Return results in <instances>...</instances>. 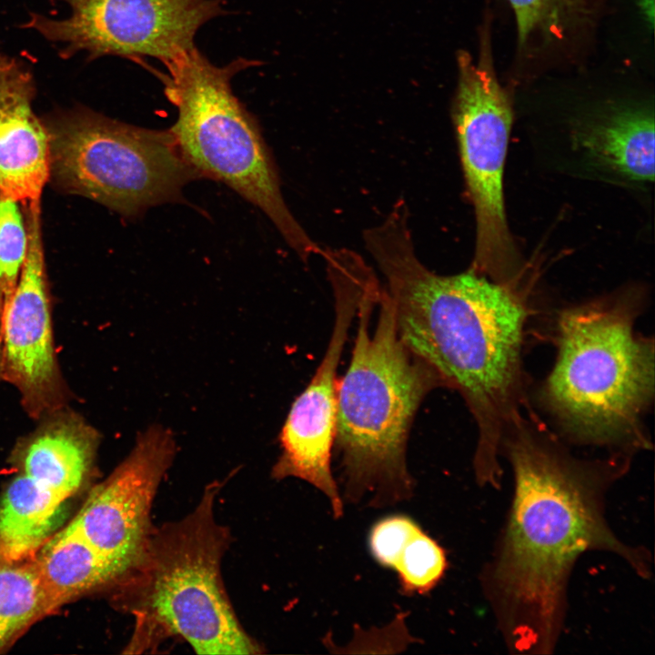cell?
I'll return each instance as SVG.
<instances>
[{
  "label": "cell",
  "instance_id": "18",
  "mask_svg": "<svg viewBox=\"0 0 655 655\" xmlns=\"http://www.w3.org/2000/svg\"><path fill=\"white\" fill-rule=\"evenodd\" d=\"M54 610L33 559H0V652Z\"/></svg>",
  "mask_w": 655,
  "mask_h": 655
},
{
  "label": "cell",
  "instance_id": "6",
  "mask_svg": "<svg viewBox=\"0 0 655 655\" xmlns=\"http://www.w3.org/2000/svg\"><path fill=\"white\" fill-rule=\"evenodd\" d=\"M260 62L244 57L217 66L197 47L153 70L177 118L170 127L184 158L200 178L227 185L259 208L304 262L322 248L287 207L275 161L259 123L235 96L232 78Z\"/></svg>",
  "mask_w": 655,
  "mask_h": 655
},
{
  "label": "cell",
  "instance_id": "19",
  "mask_svg": "<svg viewBox=\"0 0 655 655\" xmlns=\"http://www.w3.org/2000/svg\"><path fill=\"white\" fill-rule=\"evenodd\" d=\"M517 25L519 51L559 43L591 20L598 0H507Z\"/></svg>",
  "mask_w": 655,
  "mask_h": 655
},
{
  "label": "cell",
  "instance_id": "9",
  "mask_svg": "<svg viewBox=\"0 0 655 655\" xmlns=\"http://www.w3.org/2000/svg\"><path fill=\"white\" fill-rule=\"evenodd\" d=\"M334 296L330 338L311 380L293 402L280 432L281 454L272 469L277 480L308 482L328 499L333 516H343V499L331 469L335 447L338 368L349 330L373 268L356 252L338 248L324 257Z\"/></svg>",
  "mask_w": 655,
  "mask_h": 655
},
{
  "label": "cell",
  "instance_id": "5",
  "mask_svg": "<svg viewBox=\"0 0 655 655\" xmlns=\"http://www.w3.org/2000/svg\"><path fill=\"white\" fill-rule=\"evenodd\" d=\"M220 489L210 484L189 515L153 529L141 558L122 578L136 619L139 641L132 648L153 636H176L197 654L262 652L239 623L223 585L221 561L230 534L214 516Z\"/></svg>",
  "mask_w": 655,
  "mask_h": 655
},
{
  "label": "cell",
  "instance_id": "14",
  "mask_svg": "<svg viewBox=\"0 0 655 655\" xmlns=\"http://www.w3.org/2000/svg\"><path fill=\"white\" fill-rule=\"evenodd\" d=\"M99 439L97 430L66 406L38 419L17 443L14 458L20 472L66 500L91 472Z\"/></svg>",
  "mask_w": 655,
  "mask_h": 655
},
{
  "label": "cell",
  "instance_id": "21",
  "mask_svg": "<svg viewBox=\"0 0 655 655\" xmlns=\"http://www.w3.org/2000/svg\"><path fill=\"white\" fill-rule=\"evenodd\" d=\"M19 202L0 194V324L27 253L28 231Z\"/></svg>",
  "mask_w": 655,
  "mask_h": 655
},
{
  "label": "cell",
  "instance_id": "20",
  "mask_svg": "<svg viewBox=\"0 0 655 655\" xmlns=\"http://www.w3.org/2000/svg\"><path fill=\"white\" fill-rule=\"evenodd\" d=\"M447 568L444 549L418 524L400 543L389 569L397 573L401 592L413 596L432 590Z\"/></svg>",
  "mask_w": 655,
  "mask_h": 655
},
{
  "label": "cell",
  "instance_id": "4",
  "mask_svg": "<svg viewBox=\"0 0 655 655\" xmlns=\"http://www.w3.org/2000/svg\"><path fill=\"white\" fill-rule=\"evenodd\" d=\"M626 297L569 307L558 321V355L544 385L548 407L585 442L647 448L642 416L654 394L653 342L634 331Z\"/></svg>",
  "mask_w": 655,
  "mask_h": 655
},
{
  "label": "cell",
  "instance_id": "2",
  "mask_svg": "<svg viewBox=\"0 0 655 655\" xmlns=\"http://www.w3.org/2000/svg\"><path fill=\"white\" fill-rule=\"evenodd\" d=\"M502 447L513 469L509 521L486 588L502 632L519 651H549L563 620L569 572L582 553L611 551L641 576V551L623 544L604 519L603 468L571 458L546 430L521 416Z\"/></svg>",
  "mask_w": 655,
  "mask_h": 655
},
{
  "label": "cell",
  "instance_id": "11",
  "mask_svg": "<svg viewBox=\"0 0 655 655\" xmlns=\"http://www.w3.org/2000/svg\"><path fill=\"white\" fill-rule=\"evenodd\" d=\"M26 225L25 261L0 324V381L15 388L26 414L38 420L66 407L68 390L55 348L39 202L26 205Z\"/></svg>",
  "mask_w": 655,
  "mask_h": 655
},
{
  "label": "cell",
  "instance_id": "22",
  "mask_svg": "<svg viewBox=\"0 0 655 655\" xmlns=\"http://www.w3.org/2000/svg\"><path fill=\"white\" fill-rule=\"evenodd\" d=\"M641 15L652 27L654 20V0H637Z\"/></svg>",
  "mask_w": 655,
  "mask_h": 655
},
{
  "label": "cell",
  "instance_id": "16",
  "mask_svg": "<svg viewBox=\"0 0 655 655\" xmlns=\"http://www.w3.org/2000/svg\"><path fill=\"white\" fill-rule=\"evenodd\" d=\"M65 501L20 472L0 500V559H33L66 517Z\"/></svg>",
  "mask_w": 655,
  "mask_h": 655
},
{
  "label": "cell",
  "instance_id": "13",
  "mask_svg": "<svg viewBox=\"0 0 655 655\" xmlns=\"http://www.w3.org/2000/svg\"><path fill=\"white\" fill-rule=\"evenodd\" d=\"M35 85L20 60L0 54V194L39 202L49 178V137L35 115Z\"/></svg>",
  "mask_w": 655,
  "mask_h": 655
},
{
  "label": "cell",
  "instance_id": "12",
  "mask_svg": "<svg viewBox=\"0 0 655 655\" xmlns=\"http://www.w3.org/2000/svg\"><path fill=\"white\" fill-rule=\"evenodd\" d=\"M174 455L171 434L159 426L148 428L115 471L93 489L70 522L121 578L145 550L153 530V500Z\"/></svg>",
  "mask_w": 655,
  "mask_h": 655
},
{
  "label": "cell",
  "instance_id": "1",
  "mask_svg": "<svg viewBox=\"0 0 655 655\" xmlns=\"http://www.w3.org/2000/svg\"><path fill=\"white\" fill-rule=\"evenodd\" d=\"M402 202L364 232L404 343L465 400L478 428L474 470L499 486L498 456L520 416L521 346L527 309L505 286L472 269L440 275L418 258Z\"/></svg>",
  "mask_w": 655,
  "mask_h": 655
},
{
  "label": "cell",
  "instance_id": "15",
  "mask_svg": "<svg viewBox=\"0 0 655 655\" xmlns=\"http://www.w3.org/2000/svg\"><path fill=\"white\" fill-rule=\"evenodd\" d=\"M578 146L596 165L625 179L654 180V116L641 106H619L584 124Z\"/></svg>",
  "mask_w": 655,
  "mask_h": 655
},
{
  "label": "cell",
  "instance_id": "7",
  "mask_svg": "<svg viewBox=\"0 0 655 655\" xmlns=\"http://www.w3.org/2000/svg\"><path fill=\"white\" fill-rule=\"evenodd\" d=\"M45 125L49 176L126 217L181 202L184 186L200 178L169 129L129 125L84 107L57 113Z\"/></svg>",
  "mask_w": 655,
  "mask_h": 655
},
{
  "label": "cell",
  "instance_id": "17",
  "mask_svg": "<svg viewBox=\"0 0 655 655\" xmlns=\"http://www.w3.org/2000/svg\"><path fill=\"white\" fill-rule=\"evenodd\" d=\"M33 559L55 610L85 592L121 578L71 523L55 532Z\"/></svg>",
  "mask_w": 655,
  "mask_h": 655
},
{
  "label": "cell",
  "instance_id": "3",
  "mask_svg": "<svg viewBox=\"0 0 655 655\" xmlns=\"http://www.w3.org/2000/svg\"><path fill=\"white\" fill-rule=\"evenodd\" d=\"M344 376L338 379L335 444L345 498L380 508L408 499L414 480L407 450L425 398L445 384L400 338L377 275L367 284Z\"/></svg>",
  "mask_w": 655,
  "mask_h": 655
},
{
  "label": "cell",
  "instance_id": "8",
  "mask_svg": "<svg viewBox=\"0 0 655 655\" xmlns=\"http://www.w3.org/2000/svg\"><path fill=\"white\" fill-rule=\"evenodd\" d=\"M458 68L453 117L477 228L471 269L503 283L516 263L503 194L512 110L495 72L489 28L481 35L478 57L459 51Z\"/></svg>",
  "mask_w": 655,
  "mask_h": 655
},
{
  "label": "cell",
  "instance_id": "10",
  "mask_svg": "<svg viewBox=\"0 0 655 655\" xmlns=\"http://www.w3.org/2000/svg\"><path fill=\"white\" fill-rule=\"evenodd\" d=\"M71 13L55 20L31 13L21 25L61 44L68 59L116 55L136 62L153 57L164 65L192 49L198 29L227 14L222 0H59Z\"/></svg>",
  "mask_w": 655,
  "mask_h": 655
}]
</instances>
